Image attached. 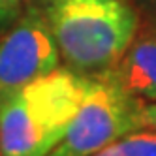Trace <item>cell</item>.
I'll return each instance as SVG.
<instances>
[{
  "mask_svg": "<svg viewBox=\"0 0 156 156\" xmlns=\"http://www.w3.org/2000/svg\"><path fill=\"white\" fill-rule=\"evenodd\" d=\"M45 21L68 70L96 77L119 62L137 34L128 0H49Z\"/></svg>",
  "mask_w": 156,
  "mask_h": 156,
  "instance_id": "cell-2",
  "label": "cell"
},
{
  "mask_svg": "<svg viewBox=\"0 0 156 156\" xmlns=\"http://www.w3.org/2000/svg\"><path fill=\"white\" fill-rule=\"evenodd\" d=\"M141 128H149L156 132V102L143 104L141 107Z\"/></svg>",
  "mask_w": 156,
  "mask_h": 156,
  "instance_id": "cell-7",
  "label": "cell"
},
{
  "mask_svg": "<svg viewBox=\"0 0 156 156\" xmlns=\"http://www.w3.org/2000/svg\"><path fill=\"white\" fill-rule=\"evenodd\" d=\"M105 75L139 102H156V30L133 38L130 47Z\"/></svg>",
  "mask_w": 156,
  "mask_h": 156,
  "instance_id": "cell-5",
  "label": "cell"
},
{
  "mask_svg": "<svg viewBox=\"0 0 156 156\" xmlns=\"http://www.w3.org/2000/svg\"><path fill=\"white\" fill-rule=\"evenodd\" d=\"M2 4H8V6H13L15 2H19V0H0Z\"/></svg>",
  "mask_w": 156,
  "mask_h": 156,
  "instance_id": "cell-9",
  "label": "cell"
},
{
  "mask_svg": "<svg viewBox=\"0 0 156 156\" xmlns=\"http://www.w3.org/2000/svg\"><path fill=\"white\" fill-rule=\"evenodd\" d=\"M149 2H152V4H154V6H156V0H149Z\"/></svg>",
  "mask_w": 156,
  "mask_h": 156,
  "instance_id": "cell-10",
  "label": "cell"
},
{
  "mask_svg": "<svg viewBox=\"0 0 156 156\" xmlns=\"http://www.w3.org/2000/svg\"><path fill=\"white\" fill-rule=\"evenodd\" d=\"M92 77L55 70L0 92V156H45L70 126Z\"/></svg>",
  "mask_w": 156,
  "mask_h": 156,
  "instance_id": "cell-1",
  "label": "cell"
},
{
  "mask_svg": "<svg viewBox=\"0 0 156 156\" xmlns=\"http://www.w3.org/2000/svg\"><path fill=\"white\" fill-rule=\"evenodd\" d=\"M9 12H12V6H8V4H2L0 2V23L9 15Z\"/></svg>",
  "mask_w": 156,
  "mask_h": 156,
  "instance_id": "cell-8",
  "label": "cell"
},
{
  "mask_svg": "<svg viewBox=\"0 0 156 156\" xmlns=\"http://www.w3.org/2000/svg\"><path fill=\"white\" fill-rule=\"evenodd\" d=\"M58 62L45 15L30 9L0 36V92L15 90L55 72Z\"/></svg>",
  "mask_w": 156,
  "mask_h": 156,
  "instance_id": "cell-4",
  "label": "cell"
},
{
  "mask_svg": "<svg viewBox=\"0 0 156 156\" xmlns=\"http://www.w3.org/2000/svg\"><path fill=\"white\" fill-rule=\"evenodd\" d=\"M92 156H156V132L149 128L130 132Z\"/></svg>",
  "mask_w": 156,
  "mask_h": 156,
  "instance_id": "cell-6",
  "label": "cell"
},
{
  "mask_svg": "<svg viewBox=\"0 0 156 156\" xmlns=\"http://www.w3.org/2000/svg\"><path fill=\"white\" fill-rule=\"evenodd\" d=\"M143 102L109 75L90 79L88 90L60 141L45 156H92L126 133L141 130Z\"/></svg>",
  "mask_w": 156,
  "mask_h": 156,
  "instance_id": "cell-3",
  "label": "cell"
}]
</instances>
